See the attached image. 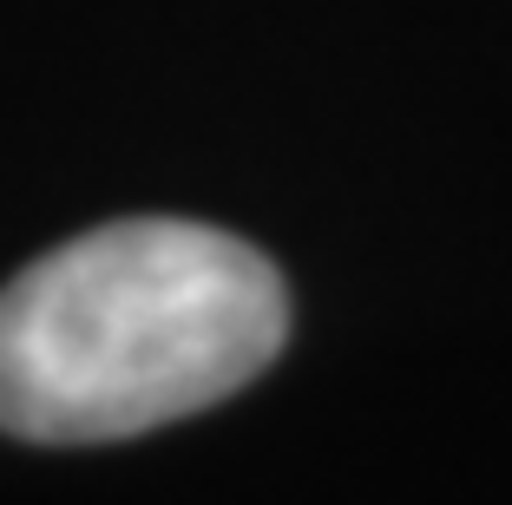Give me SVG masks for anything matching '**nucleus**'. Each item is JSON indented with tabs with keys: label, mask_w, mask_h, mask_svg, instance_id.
I'll return each mask as SVG.
<instances>
[{
	"label": "nucleus",
	"mask_w": 512,
	"mask_h": 505,
	"mask_svg": "<svg viewBox=\"0 0 512 505\" xmlns=\"http://www.w3.org/2000/svg\"><path fill=\"white\" fill-rule=\"evenodd\" d=\"M289 342V289L256 243L191 217L79 230L0 289V433L99 446L191 420Z\"/></svg>",
	"instance_id": "1"
}]
</instances>
